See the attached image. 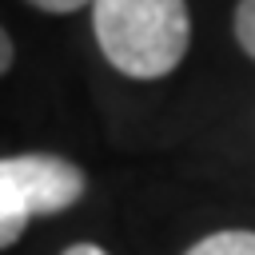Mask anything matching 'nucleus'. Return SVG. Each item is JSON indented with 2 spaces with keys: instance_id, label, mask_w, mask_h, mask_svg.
Here are the masks:
<instances>
[{
  "instance_id": "1",
  "label": "nucleus",
  "mask_w": 255,
  "mask_h": 255,
  "mask_svg": "<svg viewBox=\"0 0 255 255\" xmlns=\"http://www.w3.org/2000/svg\"><path fill=\"white\" fill-rule=\"evenodd\" d=\"M92 28L104 60L131 80L175 72L191 44L187 0H92Z\"/></svg>"
},
{
  "instance_id": "2",
  "label": "nucleus",
  "mask_w": 255,
  "mask_h": 255,
  "mask_svg": "<svg viewBox=\"0 0 255 255\" xmlns=\"http://www.w3.org/2000/svg\"><path fill=\"white\" fill-rule=\"evenodd\" d=\"M84 191H88L84 171L64 155L28 151V155H4L0 159V195L24 219L60 215L72 203H80Z\"/></svg>"
},
{
  "instance_id": "3",
  "label": "nucleus",
  "mask_w": 255,
  "mask_h": 255,
  "mask_svg": "<svg viewBox=\"0 0 255 255\" xmlns=\"http://www.w3.org/2000/svg\"><path fill=\"white\" fill-rule=\"evenodd\" d=\"M183 255H255V231H215L191 243Z\"/></svg>"
},
{
  "instance_id": "4",
  "label": "nucleus",
  "mask_w": 255,
  "mask_h": 255,
  "mask_svg": "<svg viewBox=\"0 0 255 255\" xmlns=\"http://www.w3.org/2000/svg\"><path fill=\"white\" fill-rule=\"evenodd\" d=\"M235 40L255 60V0H239V8H235Z\"/></svg>"
},
{
  "instance_id": "5",
  "label": "nucleus",
  "mask_w": 255,
  "mask_h": 255,
  "mask_svg": "<svg viewBox=\"0 0 255 255\" xmlns=\"http://www.w3.org/2000/svg\"><path fill=\"white\" fill-rule=\"evenodd\" d=\"M24 227H28V219H24V215H16V211L8 207V199L0 195V251H4V247H12V243L24 235Z\"/></svg>"
},
{
  "instance_id": "6",
  "label": "nucleus",
  "mask_w": 255,
  "mask_h": 255,
  "mask_svg": "<svg viewBox=\"0 0 255 255\" xmlns=\"http://www.w3.org/2000/svg\"><path fill=\"white\" fill-rule=\"evenodd\" d=\"M28 4L40 8V12H76V8H84L92 0H28Z\"/></svg>"
},
{
  "instance_id": "7",
  "label": "nucleus",
  "mask_w": 255,
  "mask_h": 255,
  "mask_svg": "<svg viewBox=\"0 0 255 255\" xmlns=\"http://www.w3.org/2000/svg\"><path fill=\"white\" fill-rule=\"evenodd\" d=\"M12 56H16V52H12V40H8V32L0 28V76L12 68Z\"/></svg>"
},
{
  "instance_id": "8",
  "label": "nucleus",
  "mask_w": 255,
  "mask_h": 255,
  "mask_svg": "<svg viewBox=\"0 0 255 255\" xmlns=\"http://www.w3.org/2000/svg\"><path fill=\"white\" fill-rule=\"evenodd\" d=\"M64 255H108L104 247H96V243H72Z\"/></svg>"
}]
</instances>
